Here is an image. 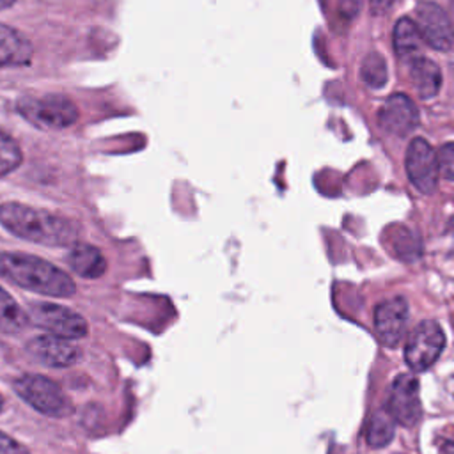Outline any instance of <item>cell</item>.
<instances>
[{"label":"cell","mask_w":454,"mask_h":454,"mask_svg":"<svg viewBox=\"0 0 454 454\" xmlns=\"http://www.w3.org/2000/svg\"><path fill=\"white\" fill-rule=\"evenodd\" d=\"M0 225L25 241L46 247H73L80 236L74 220L21 202L0 204Z\"/></svg>","instance_id":"1"},{"label":"cell","mask_w":454,"mask_h":454,"mask_svg":"<svg viewBox=\"0 0 454 454\" xmlns=\"http://www.w3.org/2000/svg\"><path fill=\"white\" fill-rule=\"evenodd\" d=\"M0 277L18 287L53 298H69L76 293L74 280L64 270L25 252H0Z\"/></svg>","instance_id":"2"},{"label":"cell","mask_w":454,"mask_h":454,"mask_svg":"<svg viewBox=\"0 0 454 454\" xmlns=\"http://www.w3.org/2000/svg\"><path fill=\"white\" fill-rule=\"evenodd\" d=\"M23 119L41 129H64L78 121L76 105L64 94L25 96L16 105Z\"/></svg>","instance_id":"3"},{"label":"cell","mask_w":454,"mask_h":454,"mask_svg":"<svg viewBox=\"0 0 454 454\" xmlns=\"http://www.w3.org/2000/svg\"><path fill=\"white\" fill-rule=\"evenodd\" d=\"M14 390L35 411L51 419L69 417L74 410L62 388L41 374H23L14 381Z\"/></svg>","instance_id":"4"},{"label":"cell","mask_w":454,"mask_h":454,"mask_svg":"<svg viewBox=\"0 0 454 454\" xmlns=\"http://www.w3.org/2000/svg\"><path fill=\"white\" fill-rule=\"evenodd\" d=\"M27 314L30 323L48 332L50 335L74 340V339L85 337L89 332L85 317L64 305H57L50 301H34Z\"/></svg>","instance_id":"5"},{"label":"cell","mask_w":454,"mask_h":454,"mask_svg":"<svg viewBox=\"0 0 454 454\" xmlns=\"http://www.w3.org/2000/svg\"><path fill=\"white\" fill-rule=\"evenodd\" d=\"M445 348V333L436 321L419 323L404 346V360L408 367L415 372L429 369Z\"/></svg>","instance_id":"6"},{"label":"cell","mask_w":454,"mask_h":454,"mask_svg":"<svg viewBox=\"0 0 454 454\" xmlns=\"http://www.w3.org/2000/svg\"><path fill=\"white\" fill-rule=\"evenodd\" d=\"M415 25L420 39L438 51H447L454 43V27L449 14L434 2L422 0L415 5Z\"/></svg>","instance_id":"7"},{"label":"cell","mask_w":454,"mask_h":454,"mask_svg":"<svg viewBox=\"0 0 454 454\" xmlns=\"http://www.w3.org/2000/svg\"><path fill=\"white\" fill-rule=\"evenodd\" d=\"M406 174L419 192L429 195L436 190L440 176L438 160L426 138L419 137L410 142L406 151Z\"/></svg>","instance_id":"8"},{"label":"cell","mask_w":454,"mask_h":454,"mask_svg":"<svg viewBox=\"0 0 454 454\" xmlns=\"http://www.w3.org/2000/svg\"><path fill=\"white\" fill-rule=\"evenodd\" d=\"M385 410L392 415V419L403 426H413L420 419V397H419V383L413 376L399 374L388 392Z\"/></svg>","instance_id":"9"},{"label":"cell","mask_w":454,"mask_h":454,"mask_svg":"<svg viewBox=\"0 0 454 454\" xmlns=\"http://www.w3.org/2000/svg\"><path fill=\"white\" fill-rule=\"evenodd\" d=\"M27 351L48 367H71L80 362L82 349L71 339L57 335H37L27 342Z\"/></svg>","instance_id":"10"},{"label":"cell","mask_w":454,"mask_h":454,"mask_svg":"<svg viewBox=\"0 0 454 454\" xmlns=\"http://www.w3.org/2000/svg\"><path fill=\"white\" fill-rule=\"evenodd\" d=\"M378 124L392 135L404 137L411 133L419 124V110L415 103L401 92H395L385 99L378 112Z\"/></svg>","instance_id":"11"},{"label":"cell","mask_w":454,"mask_h":454,"mask_svg":"<svg viewBox=\"0 0 454 454\" xmlns=\"http://www.w3.org/2000/svg\"><path fill=\"white\" fill-rule=\"evenodd\" d=\"M408 319V303L404 298L395 296L381 301L374 310V328L381 344L395 346L406 326Z\"/></svg>","instance_id":"12"},{"label":"cell","mask_w":454,"mask_h":454,"mask_svg":"<svg viewBox=\"0 0 454 454\" xmlns=\"http://www.w3.org/2000/svg\"><path fill=\"white\" fill-rule=\"evenodd\" d=\"M69 268L83 278H99L106 271V261L99 248L89 243H74L67 254Z\"/></svg>","instance_id":"13"},{"label":"cell","mask_w":454,"mask_h":454,"mask_svg":"<svg viewBox=\"0 0 454 454\" xmlns=\"http://www.w3.org/2000/svg\"><path fill=\"white\" fill-rule=\"evenodd\" d=\"M32 59V43L16 28L0 23V67L23 66Z\"/></svg>","instance_id":"14"},{"label":"cell","mask_w":454,"mask_h":454,"mask_svg":"<svg viewBox=\"0 0 454 454\" xmlns=\"http://www.w3.org/2000/svg\"><path fill=\"white\" fill-rule=\"evenodd\" d=\"M410 78L420 99H433L442 87V71L436 62L417 57L410 66Z\"/></svg>","instance_id":"15"},{"label":"cell","mask_w":454,"mask_h":454,"mask_svg":"<svg viewBox=\"0 0 454 454\" xmlns=\"http://www.w3.org/2000/svg\"><path fill=\"white\" fill-rule=\"evenodd\" d=\"M420 34L410 18H399L394 25V51L401 60H413L420 51Z\"/></svg>","instance_id":"16"},{"label":"cell","mask_w":454,"mask_h":454,"mask_svg":"<svg viewBox=\"0 0 454 454\" xmlns=\"http://www.w3.org/2000/svg\"><path fill=\"white\" fill-rule=\"evenodd\" d=\"M28 323V314L5 289L0 287V333L16 335L23 332Z\"/></svg>","instance_id":"17"},{"label":"cell","mask_w":454,"mask_h":454,"mask_svg":"<svg viewBox=\"0 0 454 454\" xmlns=\"http://www.w3.org/2000/svg\"><path fill=\"white\" fill-rule=\"evenodd\" d=\"M394 424L395 420L385 408L376 411L367 426V443L372 447H385L394 436Z\"/></svg>","instance_id":"18"},{"label":"cell","mask_w":454,"mask_h":454,"mask_svg":"<svg viewBox=\"0 0 454 454\" xmlns=\"http://www.w3.org/2000/svg\"><path fill=\"white\" fill-rule=\"evenodd\" d=\"M360 76L372 89H380L387 83L388 71H387V62L381 57V53H376V51L367 53V57L364 59L362 67H360Z\"/></svg>","instance_id":"19"},{"label":"cell","mask_w":454,"mask_h":454,"mask_svg":"<svg viewBox=\"0 0 454 454\" xmlns=\"http://www.w3.org/2000/svg\"><path fill=\"white\" fill-rule=\"evenodd\" d=\"M23 153L18 142L7 133L0 131V177L11 174L21 165Z\"/></svg>","instance_id":"20"},{"label":"cell","mask_w":454,"mask_h":454,"mask_svg":"<svg viewBox=\"0 0 454 454\" xmlns=\"http://www.w3.org/2000/svg\"><path fill=\"white\" fill-rule=\"evenodd\" d=\"M436 160H438L440 174L454 181V142L443 144L436 153Z\"/></svg>","instance_id":"21"},{"label":"cell","mask_w":454,"mask_h":454,"mask_svg":"<svg viewBox=\"0 0 454 454\" xmlns=\"http://www.w3.org/2000/svg\"><path fill=\"white\" fill-rule=\"evenodd\" d=\"M0 454H30L20 442L0 431Z\"/></svg>","instance_id":"22"},{"label":"cell","mask_w":454,"mask_h":454,"mask_svg":"<svg viewBox=\"0 0 454 454\" xmlns=\"http://www.w3.org/2000/svg\"><path fill=\"white\" fill-rule=\"evenodd\" d=\"M392 2L394 0H369V11L374 16H381V14H385L390 9Z\"/></svg>","instance_id":"23"},{"label":"cell","mask_w":454,"mask_h":454,"mask_svg":"<svg viewBox=\"0 0 454 454\" xmlns=\"http://www.w3.org/2000/svg\"><path fill=\"white\" fill-rule=\"evenodd\" d=\"M360 9V0H340V12L344 16H355Z\"/></svg>","instance_id":"24"},{"label":"cell","mask_w":454,"mask_h":454,"mask_svg":"<svg viewBox=\"0 0 454 454\" xmlns=\"http://www.w3.org/2000/svg\"><path fill=\"white\" fill-rule=\"evenodd\" d=\"M440 454H454V438H449L447 442L442 443Z\"/></svg>","instance_id":"25"},{"label":"cell","mask_w":454,"mask_h":454,"mask_svg":"<svg viewBox=\"0 0 454 454\" xmlns=\"http://www.w3.org/2000/svg\"><path fill=\"white\" fill-rule=\"evenodd\" d=\"M14 2H16V0H0V11H4V9H7V7H11Z\"/></svg>","instance_id":"26"},{"label":"cell","mask_w":454,"mask_h":454,"mask_svg":"<svg viewBox=\"0 0 454 454\" xmlns=\"http://www.w3.org/2000/svg\"><path fill=\"white\" fill-rule=\"evenodd\" d=\"M2 408H4V397H2V394H0V411H2Z\"/></svg>","instance_id":"27"},{"label":"cell","mask_w":454,"mask_h":454,"mask_svg":"<svg viewBox=\"0 0 454 454\" xmlns=\"http://www.w3.org/2000/svg\"><path fill=\"white\" fill-rule=\"evenodd\" d=\"M450 7H452V12H454V0H450Z\"/></svg>","instance_id":"28"}]
</instances>
